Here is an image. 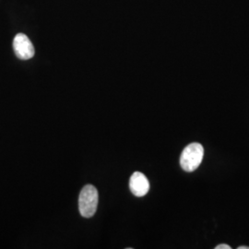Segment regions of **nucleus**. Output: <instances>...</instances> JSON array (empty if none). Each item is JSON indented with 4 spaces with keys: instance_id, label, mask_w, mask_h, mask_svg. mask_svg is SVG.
Masks as SVG:
<instances>
[{
    "instance_id": "f257e3e1",
    "label": "nucleus",
    "mask_w": 249,
    "mask_h": 249,
    "mask_svg": "<svg viewBox=\"0 0 249 249\" xmlns=\"http://www.w3.org/2000/svg\"><path fill=\"white\" fill-rule=\"evenodd\" d=\"M203 156L204 149L202 145L197 142L191 143L182 152L180 165L186 172H193L200 165Z\"/></svg>"
},
{
    "instance_id": "f03ea898",
    "label": "nucleus",
    "mask_w": 249,
    "mask_h": 249,
    "mask_svg": "<svg viewBox=\"0 0 249 249\" xmlns=\"http://www.w3.org/2000/svg\"><path fill=\"white\" fill-rule=\"evenodd\" d=\"M98 191L91 185H87L80 191L79 197V209L82 217L90 218L97 210L98 206Z\"/></svg>"
},
{
    "instance_id": "7ed1b4c3",
    "label": "nucleus",
    "mask_w": 249,
    "mask_h": 249,
    "mask_svg": "<svg viewBox=\"0 0 249 249\" xmlns=\"http://www.w3.org/2000/svg\"><path fill=\"white\" fill-rule=\"evenodd\" d=\"M13 49L16 55L21 60L31 59L35 55V47L30 39L23 34L15 36L13 41Z\"/></svg>"
},
{
    "instance_id": "20e7f679",
    "label": "nucleus",
    "mask_w": 249,
    "mask_h": 249,
    "mask_svg": "<svg viewBox=\"0 0 249 249\" xmlns=\"http://www.w3.org/2000/svg\"><path fill=\"white\" fill-rule=\"evenodd\" d=\"M129 187L135 196H143L149 192L150 183L142 173L135 172L129 180Z\"/></svg>"
},
{
    "instance_id": "39448f33",
    "label": "nucleus",
    "mask_w": 249,
    "mask_h": 249,
    "mask_svg": "<svg viewBox=\"0 0 249 249\" xmlns=\"http://www.w3.org/2000/svg\"><path fill=\"white\" fill-rule=\"evenodd\" d=\"M215 249H231V247L230 246H228V245H225V244H223V245H219V246H217Z\"/></svg>"
},
{
    "instance_id": "423d86ee",
    "label": "nucleus",
    "mask_w": 249,
    "mask_h": 249,
    "mask_svg": "<svg viewBox=\"0 0 249 249\" xmlns=\"http://www.w3.org/2000/svg\"><path fill=\"white\" fill-rule=\"evenodd\" d=\"M238 249H249V247H239Z\"/></svg>"
}]
</instances>
